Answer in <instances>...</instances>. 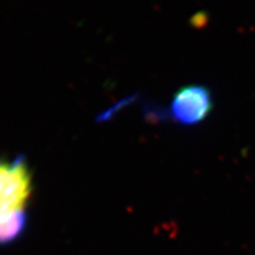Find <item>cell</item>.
I'll return each instance as SVG.
<instances>
[{
  "instance_id": "6da1fadb",
  "label": "cell",
  "mask_w": 255,
  "mask_h": 255,
  "mask_svg": "<svg viewBox=\"0 0 255 255\" xmlns=\"http://www.w3.org/2000/svg\"><path fill=\"white\" fill-rule=\"evenodd\" d=\"M32 191V173L25 157L0 158V211L25 210Z\"/></svg>"
},
{
  "instance_id": "7a4b0ae2",
  "label": "cell",
  "mask_w": 255,
  "mask_h": 255,
  "mask_svg": "<svg viewBox=\"0 0 255 255\" xmlns=\"http://www.w3.org/2000/svg\"><path fill=\"white\" fill-rule=\"evenodd\" d=\"M213 107V95L207 87L187 85L175 93L167 113L173 123L193 127L204 122L212 113Z\"/></svg>"
},
{
  "instance_id": "3957f363",
  "label": "cell",
  "mask_w": 255,
  "mask_h": 255,
  "mask_svg": "<svg viewBox=\"0 0 255 255\" xmlns=\"http://www.w3.org/2000/svg\"><path fill=\"white\" fill-rule=\"evenodd\" d=\"M28 227L26 210L0 211V246L10 245L20 238Z\"/></svg>"
}]
</instances>
